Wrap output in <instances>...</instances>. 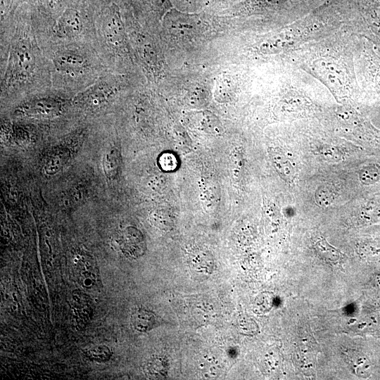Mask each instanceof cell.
I'll use <instances>...</instances> for the list:
<instances>
[{"label": "cell", "instance_id": "20", "mask_svg": "<svg viewBox=\"0 0 380 380\" xmlns=\"http://www.w3.org/2000/svg\"><path fill=\"white\" fill-rule=\"evenodd\" d=\"M361 214L365 220L380 222V196L373 198L365 204Z\"/></svg>", "mask_w": 380, "mask_h": 380}, {"label": "cell", "instance_id": "24", "mask_svg": "<svg viewBox=\"0 0 380 380\" xmlns=\"http://www.w3.org/2000/svg\"><path fill=\"white\" fill-rule=\"evenodd\" d=\"M150 221L156 227L163 228L167 227L170 222L169 215L163 210H155L149 216Z\"/></svg>", "mask_w": 380, "mask_h": 380}, {"label": "cell", "instance_id": "15", "mask_svg": "<svg viewBox=\"0 0 380 380\" xmlns=\"http://www.w3.org/2000/svg\"><path fill=\"white\" fill-rule=\"evenodd\" d=\"M201 199L205 208H217L220 202L218 186L210 181H206L203 183L201 188Z\"/></svg>", "mask_w": 380, "mask_h": 380}, {"label": "cell", "instance_id": "13", "mask_svg": "<svg viewBox=\"0 0 380 380\" xmlns=\"http://www.w3.org/2000/svg\"><path fill=\"white\" fill-rule=\"evenodd\" d=\"M156 321L155 315L144 309H137L131 316L132 327L139 332H147L152 329Z\"/></svg>", "mask_w": 380, "mask_h": 380}, {"label": "cell", "instance_id": "2", "mask_svg": "<svg viewBox=\"0 0 380 380\" xmlns=\"http://www.w3.org/2000/svg\"><path fill=\"white\" fill-rule=\"evenodd\" d=\"M66 101L54 96L32 98L18 105L14 113L20 117L49 119L61 115L65 109Z\"/></svg>", "mask_w": 380, "mask_h": 380}, {"label": "cell", "instance_id": "11", "mask_svg": "<svg viewBox=\"0 0 380 380\" xmlns=\"http://www.w3.org/2000/svg\"><path fill=\"white\" fill-rule=\"evenodd\" d=\"M269 154L272 165L280 177L286 182H291L294 178L295 170L289 158L277 148L270 149Z\"/></svg>", "mask_w": 380, "mask_h": 380}, {"label": "cell", "instance_id": "21", "mask_svg": "<svg viewBox=\"0 0 380 380\" xmlns=\"http://www.w3.org/2000/svg\"><path fill=\"white\" fill-rule=\"evenodd\" d=\"M319 155L325 160L329 162H338L343 160V153L338 147L324 144L318 149Z\"/></svg>", "mask_w": 380, "mask_h": 380}, {"label": "cell", "instance_id": "5", "mask_svg": "<svg viewBox=\"0 0 380 380\" xmlns=\"http://www.w3.org/2000/svg\"><path fill=\"white\" fill-rule=\"evenodd\" d=\"M74 267L77 280L84 289L91 290L101 286L99 269L90 254L83 251L77 252L74 257Z\"/></svg>", "mask_w": 380, "mask_h": 380}, {"label": "cell", "instance_id": "12", "mask_svg": "<svg viewBox=\"0 0 380 380\" xmlns=\"http://www.w3.org/2000/svg\"><path fill=\"white\" fill-rule=\"evenodd\" d=\"M121 154L115 146L109 148L103 154L102 160L103 170L106 178L108 181L115 180L121 168Z\"/></svg>", "mask_w": 380, "mask_h": 380}, {"label": "cell", "instance_id": "19", "mask_svg": "<svg viewBox=\"0 0 380 380\" xmlns=\"http://www.w3.org/2000/svg\"><path fill=\"white\" fill-rule=\"evenodd\" d=\"M334 198L335 193L331 185H321L315 191V200L319 207H329L334 202Z\"/></svg>", "mask_w": 380, "mask_h": 380}, {"label": "cell", "instance_id": "17", "mask_svg": "<svg viewBox=\"0 0 380 380\" xmlns=\"http://www.w3.org/2000/svg\"><path fill=\"white\" fill-rule=\"evenodd\" d=\"M87 359L91 361L104 363L110 360L112 353L110 349L103 344L92 346L84 351Z\"/></svg>", "mask_w": 380, "mask_h": 380}, {"label": "cell", "instance_id": "9", "mask_svg": "<svg viewBox=\"0 0 380 380\" xmlns=\"http://www.w3.org/2000/svg\"><path fill=\"white\" fill-rule=\"evenodd\" d=\"M70 308L75 324L83 329L94 314V305L91 298L80 290H75L72 293Z\"/></svg>", "mask_w": 380, "mask_h": 380}, {"label": "cell", "instance_id": "16", "mask_svg": "<svg viewBox=\"0 0 380 380\" xmlns=\"http://www.w3.org/2000/svg\"><path fill=\"white\" fill-rule=\"evenodd\" d=\"M68 153L63 149H58L47 157L44 165V171L46 175H53L59 172L67 163Z\"/></svg>", "mask_w": 380, "mask_h": 380}, {"label": "cell", "instance_id": "22", "mask_svg": "<svg viewBox=\"0 0 380 380\" xmlns=\"http://www.w3.org/2000/svg\"><path fill=\"white\" fill-rule=\"evenodd\" d=\"M315 248L318 253L331 260H338L340 257V253L338 250L330 246L324 239L317 241L315 243Z\"/></svg>", "mask_w": 380, "mask_h": 380}, {"label": "cell", "instance_id": "6", "mask_svg": "<svg viewBox=\"0 0 380 380\" xmlns=\"http://www.w3.org/2000/svg\"><path fill=\"white\" fill-rule=\"evenodd\" d=\"M101 34L108 49L115 51L122 46L124 32L120 14L115 7H112L104 15L101 24Z\"/></svg>", "mask_w": 380, "mask_h": 380}, {"label": "cell", "instance_id": "23", "mask_svg": "<svg viewBox=\"0 0 380 380\" xmlns=\"http://www.w3.org/2000/svg\"><path fill=\"white\" fill-rule=\"evenodd\" d=\"M158 164L164 171L170 172L177 169L178 160L173 153L165 152L159 156Z\"/></svg>", "mask_w": 380, "mask_h": 380}, {"label": "cell", "instance_id": "10", "mask_svg": "<svg viewBox=\"0 0 380 380\" xmlns=\"http://www.w3.org/2000/svg\"><path fill=\"white\" fill-rule=\"evenodd\" d=\"M315 72L332 87L344 84L345 72L336 63L328 59H320L314 63Z\"/></svg>", "mask_w": 380, "mask_h": 380}, {"label": "cell", "instance_id": "18", "mask_svg": "<svg viewBox=\"0 0 380 380\" xmlns=\"http://www.w3.org/2000/svg\"><path fill=\"white\" fill-rule=\"evenodd\" d=\"M360 182L365 185L374 184L380 181V165L370 164L361 168L358 172Z\"/></svg>", "mask_w": 380, "mask_h": 380}, {"label": "cell", "instance_id": "26", "mask_svg": "<svg viewBox=\"0 0 380 380\" xmlns=\"http://www.w3.org/2000/svg\"><path fill=\"white\" fill-rule=\"evenodd\" d=\"M375 83H376V87L377 91H378L379 94H380V72L378 73L376 75V76Z\"/></svg>", "mask_w": 380, "mask_h": 380}, {"label": "cell", "instance_id": "7", "mask_svg": "<svg viewBox=\"0 0 380 380\" xmlns=\"http://www.w3.org/2000/svg\"><path fill=\"white\" fill-rule=\"evenodd\" d=\"M84 29V21L80 13L74 8H67L60 15L54 27L55 34L65 39L79 37Z\"/></svg>", "mask_w": 380, "mask_h": 380}, {"label": "cell", "instance_id": "14", "mask_svg": "<svg viewBox=\"0 0 380 380\" xmlns=\"http://www.w3.org/2000/svg\"><path fill=\"white\" fill-rule=\"evenodd\" d=\"M245 167V158L243 149L235 148L230 156L229 172L233 182L240 184L243 179Z\"/></svg>", "mask_w": 380, "mask_h": 380}, {"label": "cell", "instance_id": "25", "mask_svg": "<svg viewBox=\"0 0 380 380\" xmlns=\"http://www.w3.org/2000/svg\"><path fill=\"white\" fill-rule=\"evenodd\" d=\"M360 251L367 255H380V244L373 242L365 243L361 246Z\"/></svg>", "mask_w": 380, "mask_h": 380}, {"label": "cell", "instance_id": "8", "mask_svg": "<svg viewBox=\"0 0 380 380\" xmlns=\"http://www.w3.org/2000/svg\"><path fill=\"white\" fill-rule=\"evenodd\" d=\"M117 243L122 252L127 256L134 258L141 255L146 249L142 233L134 227H127L120 233Z\"/></svg>", "mask_w": 380, "mask_h": 380}, {"label": "cell", "instance_id": "3", "mask_svg": "<svg viewBox=\"0 0 380 380\" xmlns=\"http://www.w3.org/2000/svg\"><path fill=\"white\" fill-rule=\"evenodd\" d=\"M116 91L115 84L110 77H105L75 96L73 103L85 110H97L110 103Z\"/></svg>", "mask_w": 380, "mask_h": 380}, {"label": "cell", "instance_id": "1", "mask_svg": "<svg viewBox=\"0 0 380 380\" xmlns=\"http://www.w3.org/2000/svg\"><path fill=\"white\" fill-rule=\"evenodd\" d=\"M30 37L18 34L10 48L8 62L2 80V88L16 89L25 87L37 75V56Z\"/></svg>", "mask_w": 380, "mask_h": 380}, {"label": "cell", "instance_id": "4", "mask_svg": "<svg viewBox=\"0 0 380 380\" xmlns=\"http://www.w3.org/2000/svg\"><path fill=\"white\" fill-rule=\"evenodd\" d=\"M54 69L61 75L77 79L84 76L90 68L87 58L79 50L63 48L53 58Z\"/></svg>", "mask_w": 380, "mask_h": 380}]
</instances>
